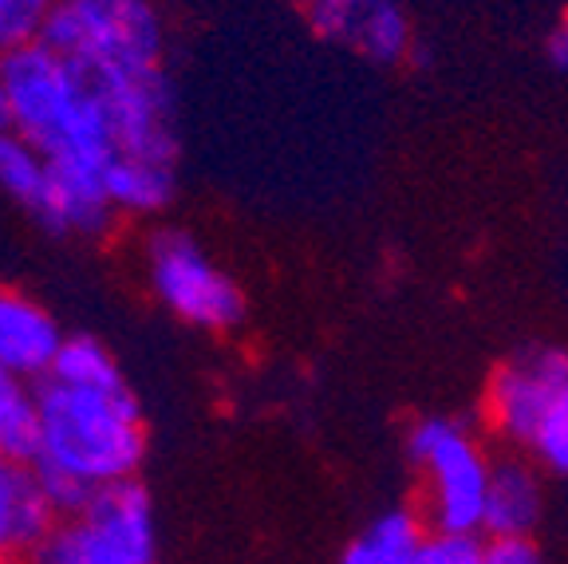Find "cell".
Here are the masks:
<instances>
[{"mask_svg": "<svg viewBox=\"0 0 568 564\" xmlns=\"http://www.w3.org/2000/svg\"><path fill=\"white\" fill-rule=\"evenodd\" d=\"M28 462L60 517L80 513L99 490L139 482L146 462V419L134 391L36 383V439Z\"/></svg>", "mask_w": 568, "mask_h": 564, "instance_id": "cell-1", "label": "cell"}, {"mask_svg": "<svg viewBox=\"0 0 568 564\" xmlns=\"http://www.w3.org/2000/svg\"><path fill=\"white\" fill-rule=\"evenodd\" d=\"M0 88L9 127L44 159L95 170L115 159V131L91 75L44 40L0 56Z\"/></svg>", "mask_w": 568, "mask_h": 564, "instance_id": "cell-2", "label": "cell"}, {"mask_svg": "<svg viewBox=\"0 0 568 564\" xmlns=\"http://www.w3.org/2000/svg\"><path fill=\"white\" fill-rule=\"evenodd\" d=\"M407 459L418 477V517L426 533L481 537L494 454L470 423L426 415L410 426Z\"/></svg>", "mask_w": 568, "mask_h": 564, "instance_id": "cell-3", "label": "cell"}, {"mask_svg": "<svg viewBox=\"0 0 568 564\" xmlns=\"http://www.w3.org/2000/svg\"><path fill=\"white\" fill-rule=\"evenodd\" d=\"M44 44L91 75L159 71L166 24L154 0H55Z\"/></svg>", "mask_w": 568, "mask_h": 564, "instance_id": "cell-4", "label": "cell"}, {"mask_svg": "<svg viewBox=\"0 0 568 564\" xmlns=\"http://www.w3.org/2000/svg\"><path fill=\"white\" fill-rule=\"evenodd\" d=\"M142 276L162 309L197 332L225 335L245 324L248 300L237 276L178 225H159L142 238Z\"/></svg>", "mask_w": 568, "mask_h": 564, "instance_id": "cell-5", "label": "cell"}, {"mask_svg": "<svg viewBox=\"0 0 568 564\" xmlns=\"http://www.w3.org/2000/svg\"><path fill=\"white\" fill-rule=\"evenodd\" d=\"M568 387V352L549 344H532L497 363L481 399L486 434L514 454H529L537 426L545 423L549 406Z\"/></svg>", "mask_w": 568, "mask_h": 564, "instance_id": "cell-6", "label": "cell"}, {"mask_svg": "<svg viewBox=\"0 0 568 564\" xmlns=\"http://www.w3.org/2000/svg\"><path fill=\"white\" fill-rule=\"evenodd\" d=\"M312 32L344 52L379 68L407 63L415 52V28L403 0H301Z\"/></svg>", "mask_w": 568, "mask_h": 564, "instance_id": "cell-7", "label": "cell"}, {"mask_svg": "<svg viewBox=\"0 0 568 564\" xmlns=\"http://www.w3.org/2000/svg\"><path fill=\"white\" fill-rule=\"evenodd\" d=\"M68 332L36 296L0 284V367L24 383H44Z\"/></svg>", "mask_w": 568, "mask_h": 564, "instance_id": "cell-8", "label": "cell"}, {"mask_svg": "<svg viewBox=\"0 0 568 564\" xmlns=\"http://www.w3.org/2000/svg\"><path fill=\"white\" fill-rule=\"evenodd\" d=\"M55 525L60 513L32 462L0 454V564H28Z\"/></svg>", "mask_w": 568, "mask_h": 564, "instance_id": "cell-9", "label": "cell"}, {"mask_svg": "<svg viewBox=\"0 0 568 564\" xmlns=\"http://www.w3.org/2000/svg\"><path fill=\"white\" fill-rule=\"evenodd\" d=\"M115 205L106 194L103 170L80 167V162H52L44 205L36 210V221L60 238H106L115 225Z\"/></svg>", "mask_w": 568, "mask_h": 564, "instance_id": "cell-10", "label": "cell"}, {"mask_svg": "<svg viewBox=\"0 0 568 564\" xmlns=\"http://www.w3.org/2000/svg\"><path fill=\"white\" fill-rule=\"evenodd\" d=\"M545 517V470L529 454H497L486 497V541H532Z\"/></svg>", "mask_w": 568, "mask_h": 564, "instance_id": "cell-11", "label": "cell"}, {"mask_svg": "<svg viewBox=\"0 0 568 564\" xmlns=\"http://www.w3.org/2000/svg\"><path fill=\"white\" fill-rule=\"evenodd\" d=\"M103 182L119 218H159L178 194V167L146 159H111Z\"/></svg>", "mask_w": 568, "mask_h": 564, "instance_id": "cell-12", "label": "cell"}, {"mask_svg": "<svg viewBox=\"0 0 568 564\" xmlns=\"http://www.w3.org/2000/svg\"><path fill=\"white\" fill-rule=\"evenodd\" d=\"M426 541L418 510H387L344 548L339 564H410Z\"/></svg>", "mask_w": 568, "mask_h": 564, "instance_id": "cell-13", "label": "cell"}, {"mask_svg": "<svg viewBox=\"0 0 568 564\" xmlns=\"http://www.w3.org/2000/svg\"><path fill=\"white\" fill-rule=\"evenodd\" d=\"M52 182V159H44L24 134L0 127V194H9L20 210L36 218Z\"/></svg>", "mask_w": 568, "mask_h": 564, "instance_id": "cell-14", "label": "cell"}, {"mask_svg": "<svg viewBox=\"0 0 568 564\" xmlns=\"http://www.w3.org/2000/svg\"><path fill=\"white\" fill-rule=\"evenodd\" d=\"M48 380L68 383V387H91V391H115L126 387L123 367L111 355V348L99 344L95 335H68L52 363Z\"/></svg>", "mask_w": 568, "mask_h": 564, "instance_id": "cell-15", "label": "cell"}, {"mask_svg": "<svg viewBox=\"0 0 568 564\" xmlns=\"http://www.w3.org/2000/svg\"><path fill=\"white\" fill-rule=\"evenodd\" d=\"M36 439V387L0 367V454L32 459Z\"/></svg>", "mask_w": 568, "mask_h": 564, "instance_id": "cell-16", "label": "cell"}, {"mask_svg": "<svg viewBox=\"0 0 568 564\" xmlns=\"http://www.w3.org/2000/svg\"><path fill=\"white\" fill-rule=\"evenodd\" d=\"M55 0H0V56L40 44Z\"/></svg>", "mask_w": 568, "mask_h": 564, "instance_id": "cell-17", "label": "cell"}, {"mask_svg": "<svg viewBox=\"0 0 568 564\" xmlns=\"http://www.w3.org/2000/svg\"><path fill=\"white\" fill-rule=\"evenodd\" d=\"M529 459L545 470V474H568V387L549 406L545 423L537 426V439L529 446Z\"/></svg>", "mask_w": 568, "mask_h": 564, "instance_id": "cell-18", "label": "cell"}, {"mask_svg": "<svg viewBox=\"0 0 568 564\" xmlns=\"http://www.w3.org/2000/svg\"><path fill=\"white\" fill-rule=\"evenodd\" d=\"M410 564H486V537H443L426 533L423 548Z\"/></svg>", "mask_w": 568, "mask_h": 564, "instance_id": "cell-19", "label": "cell"}, {"mask_svg": "<svg viewBox=\"0 0 568 564\" xmlns=\"http://www.w3.org/2000/svg\"><path fill=\"white\" fill-rule=\"evenodd\" d=\"M486 564H549L537 541H486Z\"/></svg>", "mask_w": 568, "mask_h": 564, "instance_id": "cell-20", "label": "cell"}, {"mask_svg": "<svg viewBox=\"0 0 568 564\" xmlns=\"http://www.w3.org/2000/svg\"><path fill=\"white\" fill-rule=\"evenodd\" d=\"M549 60H552V68L568 75V17L560 20L557 28H552V36H549Z\"/></svg>", "mask_w": 568, "mask_h": 564, "instance_id": "cell-21", "label": "cell"}, {"mask_svg": "<svg viewBox=\"0 0 568 564\" xmlns=\"http://www.w3.org/2000/svg\"><path fill=\"white\" fill-rule=\"evenodd\" d=\"M0 127H9V115H4V88H0Z\"/></svg>", "mask_w": 568, "mask_h": 564, "instance_id": "cell-22", "label": "cell"}, {"mask_svg": "<svg viewBox=\"0 0 568 564\" xmlns=\"http://www.w3.org/2000/svg\"><path fill=\"white\" fill-rule=\"evenodd\" d=\"M75 564H115V561H75Z\"/></svg>", "mask_w": 568, "mask_h": 564, "instance_id": "cell-23", "label": "cell"}]
</instances>
